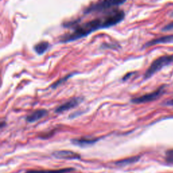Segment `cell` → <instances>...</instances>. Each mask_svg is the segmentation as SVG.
I'll return each instance as SVG.
<instances>
[{
  "label": "cell",
  "instance_id": "cell-1",
  "mask_svg": "<svg viewBox=\"0 0 173 173\" xmlns=\"http://www.w3.org/2000/svg\"><path fill=\"white\" fill-rule=\"evenodd\" d=\"M124 12L122 10L115 9L109 12L102 18H96L75 27L72 33L62 37V43H69L88 36L91 33L102 28H110L120 23L124 18Z\"/></svg>",
  "mask_w": 173,
  "mask_h": 173
},
{
  "label": "cell",
  "instance_id": "cell-2",
  "mask_svg": "<svg viewBox=\"0 0 173 173\" xmlns=\"http://www.w3.org/2000/svg\"><path fill=\"white\" fill-rule=\"evenodd\" d=\"M127 0H101L98 2L93 3L85 9V14L100 12L105 11L115 6L123 4Z\"/></svg>",
  "mask_w": 173,
  "mask_h": 173
},
{
  "label": "cell",
  "instance_id": "cell-3",
  "mask_svg": "<svg viewBox=\"0 0 173 173\" xmlns=\"http://www.w3.org/2000/svg\"><path fill=\"white\" fill-rule=\"evenodd\" d=\"M173 63V55H166L161 56V57L157 58L155 60L150 66L148 68L144 75V79H149L151 77L160 71L163 68L166 66L170 64Z\"/></svg>",
  "mask_w": 173,
  "mask_h": 173
},
{
  "label": "cell",
  "instance_id": "cell-4",
  "mask_svg": "<svg viewBox=\"0 0 173 173\" xmlns=\"http://www.w3.org/2000/svg\"><path fill=\"white\" fill-rule=\"evenodd\" d=\"M164 86H162L157 89L156 91H153V92L132 99L131 102L134 103V104H143V103H147L151 102V101H154L162 96V93H164Z\"/></svg>",
  "mask_w": 173,
  "mask_h": 173
},
{
  "label": "cell",
  "instance_id": "cell-5",
  "mask_svg": "<svg viewBox=\"0 0 173 173\" xmlns=\"http://www.w3.org/2000/svg\"><path fill=\"white\" fill-rule=\"evenodd\" d=\"M52 155L56 158L64 159V160H79L81 158L79 153L68 150L56 151L53 152Z\"/></svg>",
  "mask_w": 173,
  "mask_h": 173
},
{
  "label": "cell",
  "instance_id": "cell-6",
  "mask_svg": "<svg viewBox=\"0 0 173 173\" xmlns=\"http://www.w3.org/2000/svg\"><path fill=\"white\" fill-rule=\"evenodd\" d=\"M81 101H82V100H81V98H75L71 99L69 102H66L64 104H62L61 106H58V108L56 109V113H62V112H66L67 111V110L73 109L80 104Z\"/></svg>",
  "mask_w": 173,
  "mask_h": 173
},
{
  "label": "cell",
  "instance_id": "cell-7",
  "mask_svg": "<svg viewBox=\"0 0 173 173\" xmlns=\"http://www.w3.org/2000/svg\"><path fill=\"white\" fill-rule=\"evenodd\" d=\"M173 43V35H165L161 37L155 39L148 41L145 44L144 47H150L155 45L161 44V43Z\"/></svg>",
  "mask_w": 173,
  "mask_h": 173
},
{
  "label": "cell",
  "instance_id": "cell-8",
  "mask_svg": "<svg viewBox=\"0 0 173 173\" xmlns=\"http://www.w3.org/2000/svg\"><path fill=\"white\" fill-rule=\"evenodd\" d=\"M47 111L46 110H43V109L38 110L27 116L26 120L28 122H35L47 116Z\"/></svg>",
  "mask_w": 173,
  "mask_h": 173
},
{
  "label": "cell",
  "instance_id": "cell-9",
  "mask_svg": "<svg viewBox=\"0 0 173 173\" xmlns=\"http://www.w3.org/2000/svg\"><path fill=\"white\" fill-rule=\"evenodd\" d=\"M98 141V139H89V138H81V139H75L72 140L74 144L79 146H87L94 144Z\"/></svg>",
  "mask_w": 173,
  "mask_h": 173
},
{
  "label": "cell",
  "instance_id": "cell-10",
  "mask_svg": "<svg viewBox=\"0 0 173 173\" xmlns=\"http://www.w3.org/2000/svg\"><path fill=\"white\" fill-rule=\"evenodd\" d=\"M50 47V43L47 41H41L34 46V50L38 55H42L47 52Z\"/></svg>",
  "mask_w": 173,
  "mask_h": 173
},
{
  "label": "cell",
  "instance_id": "cell-11",
  "mask_svg": "<svg viewBox=\"0 0 173 173\" xmlns=\"http://www.w3.org/2000/svg\"><path fill=\"white\" fill-rule=\"evenodd\" d=\"M75 170L72 168H62L59 170H28L26 173H67Z\"/></svg>",
  "mask_w": 173,
  "mask_h": 173
},
{
  "label": "cell",
  "instance_id": "cell-12",
  "mask_svg": "<svg viewBox=\"0 0 173 173\" xmlns=\"http://www.w3.org/2000/svg\"><path fill=\"white\" fill-rule=\"evenodd\" d=\"M139 158H140V156L131 157V158H128L124 159V160L116 162L115 164L116 165H118V166H127V165L137 162V161H139Z\"/></svg>",
  "mask_w": 173,
  "mask_h": 173
},
{
  "label": "cell",
  "instance_id": "cell-13",
  "mask_svg": "<svg viewBox=\"0 0 173 173\" xmlns=\"http://www.w3.org/2000/svg\"><path fill=\"white\" fill-rule=\"evenodd\" d=\"M73 75H74V74H70V75H68L67 76H66V77L59 79V80L57 81L56 83H54V84L52 85V88L54 89V88H56V87H58V86H60V85H62V83H64L65 82V81H66L68 79H69L70 77H71Z\"/></svg>",
  "mask_w": 173,
  "mask_h": 173
},
{
  "label": "cell",
  "instance_id": "cell-14",
  "mask_svg": "<svg viewBox=\"0 0 173 173\" xmlns=\"http://www.w3.org/2000/svg\"><path fill=\"white\" fill-rule=\"evenodd\" d=\"M166 160L167 162L173 164V149H169L166 153Z\"/></svg>",
  "mask_w": 173,
  "mask_h": 173
},
{
  "label": "cell",
  "instance_id": "cell-15",
  "mask_svg": "<svg viewBox=\"0 0 173 173\" xmlns=\"http://www.w3.org/2000/svg\"><path fill=\"white\" fill-rule=\"evenodd\" d=\"M173 30V22L169 23L166 26H164V28H162V31H172Z\"/></svg>",
  "mask_w": 173,
  "mask_h": 173
},
{
  "label": "cell",
  "instance_id": "cell-16",
  "mask_svg": "<svg viewBox=\"0 0 173 173\" xmlns=\"http://www.w3.org/2000/svg\"><path fill=\"white\" fill-rule=\"evenodd\" d=\"M133 73H129V74H127V75H125L124 76V77H123V79H122V80L123 81H126V80H127L128 79H129V77H131V76L133 75Z\"/></svg>",
  "mask_w": 173,
  "mask_h": 173
}]
</instances>
